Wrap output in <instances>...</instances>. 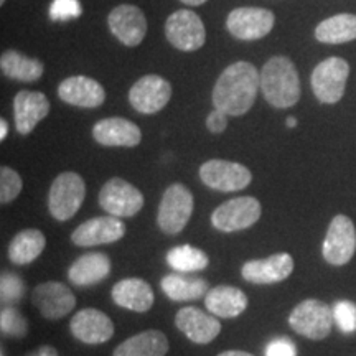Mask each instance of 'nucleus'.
Returning <instances> with one entry per match:
<instances>
[{
  "mask_svg": "<svg viewBox=\"0 0 356 356\" xmlns=\"http://www.w3.org/2000/svg\"><path fill=\"white\" fill-rule=\"evenodd\" d=\"M261 88V74L254 65L238 61L221 73L213 89L215 109L228 115H243L254 104L257 89Z\"/></svg>",
  "mask_w": 356,
  "mask_h": 356,
  "instance_id": "1",
  "label": "nucleus"
},
{
  "mask_svg": "<svg viewBox=\"0 0 356 356\" xmlns=\"http://www.w3.org/2000/svg\"><path fill=\"white\" fill-rule=\"evenodd\" d=\"M261 91L273 108L287 109L300 99V79L287 56L270 58L261 70Z\"/></svg>",
  "mask_w": 356,
  "mask_h": 356,
  "instance_id": "2",
  "label": "nucleus"
},
{
  "mask_svg": "<svg viewBox=\"0 0 356 356\" xmlns=\"http://www.w3.org/2000/svg\"><path fill=\"white\" fill-rule=\"evenodd\" d=\"M86 197V185L76 172L60 173L50 186L48 210L56 221H68L76 215Z\"/></svg>",
  "mask_w": 356,
  "mask_h": 356,
  "instance_id": "3",
  "label": "nucleus"
},
{
  "mask_svg": "<svg viewBox=\"0 0 356 356\" xmlns=\"http://www.w3.org/2000/svg\"><path fill=\"white\" fill-rule=\"evenodd\" d=\"M193 195L184 184H172L160 200L157 225L163 233L175 236L185 229L193 213Z\"/></svg>",
  "mask_w": 356,
  "mask_h": 356,
  "instance_id": "4",
  "label": "nucleus"
},
{
  "mask_svg": "<svg viewBox=\"0 0 356 356\" xmlns=\"http://www.w3.org/2000/svg\"><path fill=\"white\" fill-rule=\"evenodd\" d=\"M335 317L325 302L309 299L300 302L289 315V325L299 335L310 340H323L330 335Z\"/></svg>",
  "mask_w": 356,
  "mask_h": 356,
  "instance_id": "5",
  "label": "nucleus"
},
{
  "mask_svg": "<svg viewBox=\"0 0 356 356\" xmlns=\"http://www.w3.org/2000/svg\"><path fill=\"white\" fill-rule=\"evenodd\" d=\"M350 76V65L343 58L332 56L315 66L312 73V89L323 104H335L343 97L346 81Z\"/></svg>",
  "mask_w": 356,
  "mask_h": 356,
  "instance_id": "6",
  "label": "nucleus"
},
{
  "mask_svg": "<svg viewBox=\"0 0 356 356\" xmlns=\"http://www.w3.org/2000/svg\"><path fill=\"white\" fill-rule=\"evenodd\" d=\"M261 203L254 197L228 200L213 211L211 225L222 233H234L251 228L261 218Z\"/></svg>",
  "mask_w": 356,
  "mask_h": 356,
  "instance_id": "7",
  "label": "nucleus"
},
{
  "mask_svg": "<svg viewBox=\"0 0 356 356\" xmlns=\"http://www.w3.org/2000/svg\"><path fill=\"white\" fill-rule=\"evenodd\" d=\"M99 204L111 216L131 218L144 207V195L122 178H111L99 191Z\"/></svg>",
  "mask_w": 356,
  "mask_h": 356,
  "instance_id": "8",
  "label": "nucleus"
},
{
  "mask_svg": "<svg viewBox=\"0 0 356 356\" xmlns=\"http://www.w3.org/2000/svg\"><path fill=\"white\" fill-rule=\"evenodd\" d=\"M200 178L204 185L213 190L231 193V191L246 188L251 184L252 173L248 167L238 162L213 159L200 167Z\"/></svg>",
  "mask_w": 356,
  "mask_h": 356,
  "instance_id": "9",
  "label": "nucleus"
},
{
  "mask_svg": "<svg viewBox=\"0 0 356 356\" xmlns=\"http://www.w3.org/2000/svg\"><path fill=\"white\" fill-rule=\"evenodd\" d=\"M356 251V229L353 221L345 215H337L328 226L322 246L325 261L332 266H345Z\"/></svg>",
  "mask_w": 356,
  "mask_h": 356,
  "instance_id": "10",
  "label": "nucleus"
},
{
  "mask_svg": "<svg viewBox=\"0 0 356 356\" xmlns=\"http://www.w3.org/2000/svg\"><path fill=\"white\" fill-rule=\"evenodd\" d=\"M165 35L180 51H195L207 42V30L200 15L191 10H177L165 22Z\"/></svg>",
  "mask_w": 356,
  "mask_h": 356,
  "instance_id": "11",
  "label": "nucleus"
},
{
  "mask_svg": "<svg viewBox=\"0 0 356 356\" xmlns=\"http://www.w3.org/2000/svg\"><path fill=\"white\" fill-rule=\"evenodd\" d=\"M274 13L259 7H239L228 15L226 25L229 33L239 40H259L270 33L274 26Z\"/></svg>",
  "mask_w": 356,
  "mask_h": 356,
  "instance_id": "12",
  "label": "nucleus"
},
{
  "mask_svg": "<svg viewBox=\"0 0 356 356\" xmlns=\"http://www.w3.org/2000/svg\"><path fill=\"white\" fill-rule=\"evenodd\" d=\"M172 97V86L165 78L157 74L142 76L129 91L132 108L142 114H155L168 104Z\"/></svg>",
  "mask_w": 356,
  "mask_h": 356,
  "instance_id": "13",
  "label": "nucleus"
},
{
  "mask_svg": "<svg viewBox=\"0 0 356 356\" xmlns=\"http://www.w3.org/2000/svg\"><path fill=\"white\" fill-rule=\"evenodd\" d=\"M33 305L48 320H60L73 312L76 307V297L63 282L48 280L38 284L33 291Z\"/></svg>",
  "mask_w": 356,
  "mask_h": 356,
  "instance_id": "14",
  "label": "nucleus"
},
{
  "mask_svg": "<svg viewBox=\"0 0 356 356\" xmlns=\"http://www.w3.org/2000/svg\"><path fill=\"white\" fill-rule=\"evenodd\" d=\"M126 234V225L121 218L99 216L81 222L71 234V241L79 248H92L119 241Z\"/></svg>",
  "mask_w": 356,
  "mask_h": 356,
  "instance_id": "15",
  "label": "nucleus"
},
{
  "mask_svg": "<svg viewBox=\"0 0 356 356\" xmlns=\"http://www.w3.org/2000/svg\"><path fill=\"white\" fill-rule=\"evenodd\" d=\"M70 330L76 340L86 345H101L114 335V323L104 312L83 309L70 322Z\"/></svg>",
  "mask_w": 356,
  "mask_h": 356,
  "instance_id": "16",
  "label": "nucleus"
},
{
  "mask_svg": "<svg viewBox=\"0 0 356 356\" xmlns=\"http://www.w3.org/2000/svg\"><path fill=\"white\" fill-rule=\"evenodd\" d=\"M175 325L178 330L197 345L211 343L221 332L220 320L197 307H184L178 310Z\"/></svg>",
  "mask_w": 356,
  "mask_h": 356,
  "instance_id": "17",
  "label": "nucleus"
},
{
  "mask_svg": "<svg viewBox=\"0 0 356 356\" xmlns=\"http://www.w3.org/2000/svg\"><path fill=\"white\" fill-rule=\"evenodd\" d=\"M111 33L126 47H137L147 33V19L139 7L119 6L109 13Z\"/></svg>",
  "mask_w": 356,
  "mask_h": 356,
  "instance_id": "18",
  "label": "nucleus"
},
{
  "mask_svg": "<svg viewBox=\"0 0 356 356\" xmlns=\"http://www.w3.org/2000/svg\"><path fill=\"white\" fill-rule=\"evenodd\" d=\"M293 270V259L287 252H279L266 259H254L244 262L241 275L251 284H277L286 280Z\"/></svg>",
  "mask_w": 356,
  "mask_h": 356,
  "instance_id": "19",
  "label": "nucleus"
},
{
  "mask_svg": "<svg viewBox=\"0 0 356 356\" xmlns=\"http://www.w3.org/2000/svg\"><path fill=\"white\" fill-rule=\"evenodd\" d=\"M58 96L66 104L78 108H99L106 99V91L96 79L70 76L58 86Z\"/></svg>",
  "mask_w": 356,
  "mask_h": 356,
  "instance_id": "20",
  "label": "nucleus"
},
{
  "mask_svg": "<svg viewBox=\"0 0 356 356\" xmlns=\"http://www.w3.org/2000/svg\"><path fill=\"white\" fill-rule=\"evenodd\" d=\"M50 113V102L40 91H20L13 99L15 127L22 136H26L37 124Z\"/></svg>",
  "mask_w": 356,
  "mask_h": 356,
  "instance_id": "21",
  "label": "nucleus"
},
{
  "mask_svg": "<svg viewBox=\"0 0 356 356\" xmlns=\"http://www.w3.org/2000/svg\"><path fill=\"white\" fill-rule=\"evenodd\" d=\"M92 137L104 147H136L140 144L142 132L127 119L108 118L92 127Z\"/></svg>",
  "mask_w": 356,
  "mask_h": 356,
  "instance_id": "22",
  "label": "nucleus"
},
{
  "mask_svg": "<svg viewBox=\"0 0 356 356\" xmlns=\"http://www.w3.org/2000/svg\"><path fill=\"white\" fill-rule=\"evenodd\" d=\"M111 297L122 309L139 312V314L152 309L155 300L152 287L149 286V282L139 277L119 280L111 291Z\"/></svg>",
  "mask_w": 356,
  "mask_h": 356,
  "instance_id": "23",
  "label": "nucleus"
},
{
  "mask_svg": "<svg viewBox=\"0 0 356 356\" xmlns=\"http://www.w3.org/2000/svg\"><path fill=\"white\" fill-rule=\"evenodd\" d=\"M204 305L215 317L236 318L248 309V296L238 287L218 286L204 296Z\"/></svg>",
  "mask_w": 356,
  "mask_h": 356,
  "instance_id": "24",
  "label": "nucleus"
},
{
  "mask_svg": "<svg viewBox=\"0 0 356 356\" xmlns=\"http://www.w3.org/2000/svg\"><path fill=\"white\" fill-rule=\"evenodd\" d=\"M111 273V259L102 252H89L78 257L68 269V279L73 286H95L108 277Z\"/></svg>",
  "mask_w": 356,
  "mask_h": 356,
  "instance_id": "25",
  "label": "nucleus"
},
{
  "mask_svg": "<svg viewBox=\"0 0 356 356\" xmlns=\"http://www.w3.org/2000/svg\"><path fill=\"white\" fill-rule=\"evenodd\" d=\"M160 287L173 302H190L202 299L210 291L208 282L202 277H193L184 273L168 274L162 279Z\"/></svg>",
  "mask_w": 356,
  "mask_h": 356,
  "instance_id": "26",
  "label": "nucleus"
},
{
  "mask_svg": "<svg viewBox=\"0 0 356 356\" xmlns=\"http://www.w3.org/2000/svg\"><path fill=\"white\" fill-rule=\"evenodd\" d=\"M168 340L160 330H145L122 341L113 356H165Z\"/></svg>",
  "mask_w": 356,
  "mask_h": 356,
  "instance_id": "27",
  "label": "nucleus"
},
{
  "mask_svg": "<svg viewBox=\"0 0 356 356\" xmlns=\"http://www.w3.org/2000/svg\"><path fill=\"white\" fill-rule=\"evenodd\" d=\"M47 246V238L38 229H24L8 244V259L17 266L32 264Z\"/></svg>",
  "mask_w": 356,
  "mask_h": 356,
  "instance_id": "28",
  "label": "nucleus"
},
{
  "mask_svg": "<svg viewBox=\"0 0 356 356\" xmlns=\"http://www.w3.org/2000/svg\"><path fill=\"white\" fill-rule=\"evenodd\" d=\"M0 68L6 76L17 79V81L33 83L42 78L44 66L40 60L29 58L15 50H8L2 53L0 58Z\"/></svg>",
  "mask_w": 356,
  "mask_h": 356,
  "instance_id": "29",
  "label": "nucleus"
},
{
  "mask_svg": "<svg viewBox=\"0 0 356 356\" xmlns=\"http://www.w3.org/2000/svg\"><path fill=\"white\" fill-rule=\"evenodd\" d=\"M315 38L322 43H346L356 40V15L353 13H338L323 20L315 29Z\"/></svg>",
  "mask_w": 356,
  "mask_h": 356,
  "instance_id": "30",
  "label": "nucleus"
},
{
  "mask_svg": "<svg viewBox=\"0 0 356 356\" xmlns=\"http://www.w3.org/2000/svg\"><path fill=\"white\" fill-rule=\"evenodd\" d=\"M167 264L175 269L177 273H197V270H203L208 267V259L207 252L202 251V249L190 246V244H184V246L172 248L170 251L167 252Z\"/></svg>",
  "mask_w": 356,
  "mask_h": 356,
  "instance_id": "31",
  "label": "nucleus"
},
{
  "mask_svg": "<svg viewBox=\"0 0 356 356\" xmlns=\"http://www.w3.org/2000/svg\"><path fill=\"white\" fill-rule=\"evenodd\" d=\"M0 328L2 333L12 338H24L29 333V322L15 307L7 305L0 314Z\"/></svg>",
  "mask_w": 356,
  "mask_h": 356,
  "instance_id": "32",
  "label": "nucleus"
},
{
  "mask_svg": "<svg viewBox=\"0 0 356 356\" xmlns=\"http://www.w3.org/2000/svg\"><path fill=\"white\" fill-rule=\"evenodd\" d=\"M24 184H22V178L10 167H2L0 168V202L3 204L10 203L20 195Z\"/></svg>",
  "mask_w": 356,
  "mask_h": 356,
  "instance_id": "33",
  "label": "nucleus"
},
{
  "mask_svg": "<svg viewBox=\"0 0 356 356\" xmlns=\"http://www.w3.org/2000/svg\"><path fill=\"white\" fill-rule=\"evenodd\" d=\"M25 293V284L19 275L15 274H3L0 279V297L2 302L7 305L17 304Z\"/></svg>",
  "mask_w": 356,
  "mask_h": 356,
  "instance_id": "34",
  "label": "nucleus"
},
{
  "mask_svg": "<svg viewBox=\"0 0 356 356\" xmlns=\"http://www.w3.org/2000/svg\"><path fill=\"white\" fill-rule=\"evenodd\" d=\"M83 8L79 0H53L50 6V19L55 22H68L78 19Z\"/></svg>",
  "mask_w": 356,
  "mask_h": 356,
  "instance_id": "35",
  "label": "nucleus"
},
{
  "mask_svg": "<svg viewBox=\"0 0 356 356\" xmlns=\"http://www.w3.org/2000/svg\"><path fill=\"white\" fill-rule=\"evenodd\" d=\"M333 317L341 332L351 333L356 330V305L353 302H338L333 307Z\"/></svg>",
  "mask_w": 356,
  "mask_h": 356,
  "instance_id": "36",
  "label": "nucleus"
},
{
  "mask_svg": "<svg viewBox=\"0 0 356 356\" xmlns=\"http://www.w3.org/2000/svg\"><path fill=\"white\" fill-rule=\"evenodd\" d=\"M266 356H297V346L289 338H277L267 345Z\"/></svg>",
  "mask_w": 356,
  "mask_h": 356,
  "instance_id": "37",
  "label": "nucleus"
},
{
  "mask_svg": "<svg viewBox=\"0 0 356 356\" xmlns=\"http://www.w3.org/2000/svg\"><path fill=\"white\" fill-rule=\"evenodd\" d=\"M228 118H229V115L225 114L220 109L211 111V113L208 114V118H207L208 131L213 132V134L225 132V129L228 127Z\"/></svg>",
  "mask_w": 356,
  "mask_h": 356,
  "instance_id": "38",
  "label": "nucleus"
},
{
  "mask_svg": "<svg viewBox=\"0 0 356 356\" xmlns=\"http://www.w3.org/2000/svg\"><path fill=\"white\" fill-rule=\"evenodd\" d=\"M25 356H60V355H58L56 348H53V346L43 345V346H40V348H37L35 351H32V353H29V355H25Z\"/></svg>",
  "mask_w": 356,
  "mask_h": 356,
  "instance_id": "39",
  "label": "nucleus"
},
{
  "mask_svg": "<svg viewBox=\"0 0 356 356\" xmlns=\"http://www.w3.org/2000/svg\"><path fill=\"white\" fill-rule=\"evenodd\" d=\"M218 356H254L251 353H248V351H239V350H229V351H222Z\"/></svg>",
  "mask_w": 356,
  "mask_h": 356,
  "instance_id": "40",
  "label": "nucleus"
},
{
  "mask_svg": "<svg viewBox=\"0 0 356 356\" xmlns=\"http://www.w3.org/2000/svg\"><path fill=\"white\" fill-rule=\"evenodd\" d=\"M7 136H8V124L6 119H2V121H0V140H6Z\"/></svg>",
  "mask_w": 356,
  "mask_h": 356,
  "instance_id": "41",
  "label": "nucleus"
},
{
  "mask_svg": "<svg viewBox=\"0 0 356 356\" xmlns=\"http://www.w3.org/2000/svg\"><path fill=\"white\" fill-rule=\"evenodd\" d=\"M181 2L186 3V6H191V7H195V6H202V3L208 2V0H181Z\"/></svg>",
  "mask_w": 356,
  "mask_h": 356,
  "instance_id": "42",
  "label": "nucleus"
},
{
  "mask_svg": "<svg viewBox=\"0 0 356 356\" xmlns=\"http://www.w3.org/2000/svg\"><path fill=\"white\" fill-rule=\"evenodd\" d=\"M286 126L291 127V129L296 127V126H297V119L292 118V115H291V118H287V119H286Z\"/></svg>",
  "mask_w": 356,
  "mask_h": 356,
  "instance_id": "43",
  "label": "nucleus"
},
{
  "mask_svg": "<svg viewBox=\"0 0 356 356\" xmlns=\"http://www.w3.org/2000/svg\"><path fill=\"white\" fill-rule=\"evenodd\" d=\"M3 2H6V0H0V3H3Z\"/></svg>",
  "mask_w": 356,
  "mask_h": 356,
  "instance_id": "44",
  "label": "nucleus"
}]
</instances>
